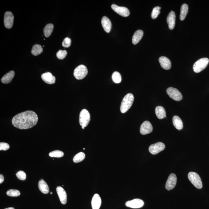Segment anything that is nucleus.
I'll list each match as a JSON object with an SVG mask.
<instances>
[{
	"label": "nucleus",
	"instance_id": "1a4fd4ad",
	"mask_svg": "<svg viewBox=\"0 0 209 209\" xmlns=\"http://www.w3.org/2000/svg\"><path fill=\"white\" fill-rule=\"evenodd\" d=\"M111 7L115 12L121 16L126 17L130 14L129 10L127 7L119 6L116 4H113Z\"/></svg>",
	"mask_w": 209,
	"mask_h": 209
},
{
	"label": "nucleus",
	"instance_id": "dca6fc26",
	"mask_svg": "<svg viewBox=\"0 0 209 209\" xmlns=\"http://www.w3.org/2000/svg\"><path fill=\"white\" fill-rule=\"evenodd\" d=\"M175 18L176 16L175 13L173 11H171L169 13L166 18V22L169 26V28L171 30H173L175 27Z\"/></svg>",
	"mask_w": 209,
	"mask_h": 209
},
{
	"label": "nucleus",
	"instance_id": "2f4dec72",
	"mask_svg": "<svg viewBox=\"0 0 209 209\" xmlns=\"http://www.w3.org/2000/svg\"><path fill=\"white\" fill-rule=\"evenodd\" d=\"M160 9H161V7L159 6L156 7L153 9L151 15L152 19H156L158 17L160 13Z\"/></svg>",
	"mask_w": 209,
	"mask_h": 209
},
{
	"label": "nucleus",
	"instance_id": "a211bd4d",
	"mask_svg": "<svg viewBox=\"0 0 209 209\" xmlns=\"http://www.w3.org/2000/svg\"><path fill=\"white\" fill-rule=\"evenodd\" d=\"M101 22L104 31L107 33H109L112 28V23L110 19L107 17L104 16L101 19Z\"/></svg>",
	"mask_w": 209,
	"mask_h": 209
},
{
	"label": "nucleus",
	"instance_id": "58836bf2",
	"mask_svg": "<svg viewBox=\"0 0 209 209\" xmlns=\"http://www.w3.org/2000/svg\"><path fill=\"white\" fill-rule=\"evenodd\" d=\"M51 193V195H52V192H51V193Z\"/></svg>",
	"mask_w": 209,
	"mask_h": 209
},
{
	"label": "nucleus",
	"instance_id": "4c0bfd02",
	"mask_svg": "<svg viewBox=\"0 0 209 209\" xmlns=\"http://www.w3.org/2000/svg\"><path fill=\"white\" fill-rule=\"evenodd\" d=\"M5 209H15L13 207H8V208H5Z\"/></svg>",
	"mask_w": 209,
	"mask_h": 209
},
{
	"label": "nucleus",
	"instance_id": "f8f14e48",
	"mask_svg": "<svg viewBox=\"0 0 209 209\" xmlns=\"http://www.w3.org/2000/svg\"><path fill=\"white\" fill-rule=\"evenodd\" d=\"M144 203L142 200L136 199L128 201L125 203V206L132 208H139L143 207Z\"/></svg>",
	"mask_w": 209,
	"mask_h": 209
},
{
	"label": "nucleus",
	"instance_id": "6e6552de",
	"mask_svg": "<svg viewBox=\"0 0 209 209\" xmlns=\"http://www.w3.org/2000/svg\"><path fill=\"white\" fill-rule=\"evenodd\" d=\"M165 145L162 142L158 143L152 144L150 146L149 151L152 154H156L161 152L165 149Z\"/></svg>",
	"mask_w": 209,
	"mask_h": 209
},
{
	"label": "nucleus",
	"instance_id": "f257e3e1",
	"mask_svg": "<svg viewBox=\"0 0 209 209\" xmlns=\"http://www.w3.org/2000/svg\"><path fill=\"white\" fill-rule=\"evenodd\" d=\"M38 119L37 113L31 110H28L14 117L12 123L13 126L19 129H27L37 125Z\"/></svg>",
	"mask_w": 209,
	"mask_h": 209
},
{
	"label": "nucleus",
	"instance_id": "5701e85b",
	"mask_svg": "<svg viewBox=\"0 0 209 209\" xmlns=\"http://www.w3.org/2000/svg\"><path fill=\"white\" fill-rule=\"evenodd\" d=\"M155 112L156 116L158 119H162L166 117V110L162 106L156 107Z\"/></svg>",
	"mask_w": 209,
	"mask_h": 209
},
{
	"label": "nucleus",
	"instance_id": "4be33fe9",
	"mask_svg": "<svg viewBox=\"0 0 209 209\" xmlns=\"http://www.w3.org/2000/svg\"><path fill=\"white\" fill-rule=\"evenodd\" d=\"M39 187L42 193L47 194L49 192V187L43 179H41L39 182Z\"/></svg>",
	"mask_w": 209,
	"mask_h": 209
},
{
	"label": "nucleus",
	"instance_id": "f03ea898",
	"mask_svg": "<svg viewBox=\"0 0 209 209\" xmlns=\"http://www.w3.org/2000/svg\"><path fill=\"white\" fill-rule=\"evenodd\" d=\"M134 97L132 94L128 93L122 100L121 105V111L122 113H126L131 108L134 101Z\"/></svg>",
	"mask_w": 209,
	"mask_h": 209
},
{
	"label": "nucleus",
	"instance_id": "c85d7f7f",
	"mask_svg": "<svg viewBox=\"0 0 209 209\" xmlns=\"http://www.w3.org/2000/svg\"><path fill=\"white\" fill-rule=\"evenodd\" d=\"M112 79L113 81L116 83H120L122 80L121 74L117 72H113L112 75Z\"/></svg>",
	"mask_w": 209,
	"mask_h": 209
},
{
	"label": "nucleus",
	"instance_id": "473e14b6",
	"mask_svg": "<svg viewBox=\"0 0 209 209\" xmlns=\"http://www.w3.org/2000/svg\"><path fill=\"white\" fill-rule=\"evenodd\" d=\"M67 55V52L66 51H63V50H59L57 53V58L59 59H63Z\"/></svg>",
	"mask_w": 209,
	"mask_h": 209
},
{
	"label": "nucleus",
	"instance_id": "c756f323",
	"mask_svg": "<svg viewBox=\"0 0 209 209\" xmlns=\"http://www.w3.org/2000/svg\"><path fill=\"white\" fill-rule=\"evenodd\" d=\"M50 157H55V158H60L64 155V153L60 150H55L51 151L49 154Z\"/></svg>",
	"mask_w": 209,
	"mask_h": 209
},
{
	"label": "nucleus",
	"instance_id": "e433bc0d",
	"mask_svg": "<svg viewBox=\"0 0 209 209\" xmlns=\"http://www.w3.org/2000/svg\"><path fill=\"white\" fill-rule=\"evenodd\" d=\"M4 177L3 175L1 174L0 175V184H2V183L4 181Z\"/></svg>",
	"mask_w": 209,
	"mask_h": 209
},
{
	"label": "nucleus",
	"instance_id": "0eeeda50",
	"mask_svg": "<svg viewBox=\"0 0 209 209\" xmlns=\"http://www.w3.org/2000/svg\"><path fill=\"white\" fill-rule=\"evenodd\" d=\"M166 93L169 96L174 100L179 101L182 99V95L176 88L169 87L166 90Z\"/></svg>",
	"mask_w": 209,
	"mask_h": 209
},
{
	"label": "nucleus",
	"instance_id": "72a5a7b5",
	"mask_svg": "<svg viewBox=\"0 0 209 209\" xmlns=\"http://www.w3.org/2000/svg\"><path fill=\"white\" fill-rule=\"evenodd\" d=\"M16 176L19 180L25 181L26 179L27 175L23 171H19L17 173Z\"/></svg>",
	"mask_w": 209,
	"mask_h": 209
},
{
	"label": "nucleus",
	"instance_id": "393cba45",
	"mask_svg": "<svg viewBox=\"0 0 209 209\" xmlns=\"http://www.w3.org/2000/svg\"><path fill=\"white\" fill-rule=\"evenodd\" d=\"M188 12V6L187 4H184L182 5L180 13V19L181 21L184 20Z\"/></svg>",
	"mask_w": 209,
	"mask_h": 209
},
{
	"label": "nucleus",
	"instance_id": "b1692460",
	"mask_svg": "<svg viewBox=\"0 0 209 209\" xmlns=\"http://www.w3.org/2000/svg\"><path fill=\"white\" fill-rule=\"evenodd\" d=\"M173 123L176 129L181 130L183 127V122L181 118L178 116H174L172 119Z\"/></svg>",
	"mask_w": 209,
	"mask_h": 209
},
{
	"label": "nucleus",
	"instance_id": "cd10ccee",
	"mask_svg": "<svg viewBox=\"0 0 209 209\" xmlns=\"http://www.w3.org/2000/svg\"><path fill=\"white\" fill-rule=\"evenodd\" d=\"M85 158V154L83 152L79 153L77 154L73 159V161L75 163H79L83 161Z\"/></svg>",
	"mask_w": 209,
	"mask_h": 209
},
{
	"label": "nucleus",
	"instance_id": "c9c22d12",
	"mask_svg": "<svg viewBox=\"0 0 209 209\" xmlns=\"http://www.w3.org/2000/svg\"><path fill=\"white\" fill-rule=\"evenodd\" d=\"M10 145L7 143L1 142L0 143V150L6 151L10 148Z\"/></svg>",
	"mask_w": 209,
	"mask_h": 209
},
{
	"label": "nucleus",
	"instance_id": "7c9ffc66",
	"mask_svg": "<svg viewBox=\"0 0 209 209\" xmlns=\"http://www.w3.org/2000/svg\"><path fill=\"white\" fill-rule=\"evenodd\" d=\"M20 192L16 189H10L7 192V196L10 197H17L20 196Z\"/></svg>",
	"mask_w": 209,
	"mask_h": 209
},
{
	"label": "nucleus",
	"instance_id": "2eb2a0df",
	"mask_svg": "<svg viewBox=\"0 0 209 209\" xmlns=\"http://www.w3.org/2000/svg\"><path fill=\"white\" fill-rule=\"evenodd\" d=\"M41 78L42 80L47 84H51L55 83V77L52 75L51 72H47L42 74Z\"/></svg>",
	"mask_w": 209,
	"mask_h": 209
},
{
	"label": "nucleus",
	"instance_id": "f704fd0d",
	"mask_svg": "<svg viewBox=\"0 0 209 209\" xmlns=\"http://www.w3.org/2000/svg\"><path fill=\"white\" fill-rule=\"evenodd\" d=\"M71 42H72V41L71 39L69 38L66 37L64 40L62 45L65 48H68L70 47Z\"/></svg>",
	"mask_w": 209,
	"mask_h": 209
},
{
	"label": "nucleus",
	"instance_id": "412c9836",
	"mask_svg": "<svg viewBox=\"0 0 209 209\" xmlns=\"http://www.w3.org/2000/svg\"><path fill=\"white\" fill-rule=\"evenodd\" d=\"M143 35V32L141 30H138L134 33L132 38L133 44L136 45L141 40Z\"/></svg>",
	"mask_w": 209,
	"mask_h": 209
},
{
	"label": "nucleus",
	"instance_id": "9d476101",
	"mask_svg": "<svg viewBox=\"0 0 209 209\" xmlns=\"http://www.w3.org/2000/svg\"><path fill=\"white\" fill-rule=\"evenodd\" d=\"M14 20L13 13L10 11L6 12L4 14V24L6 28L10 29L13 27Z\"/></svg>",
	"mask_w": 209,
	"mask_h": 209
},
{
	"label": "nucleus",
	"instance_id": "a878e982",
	"mask_svg": "<svg viewBox=\"0 0 209 209\" xmlns=\"http://www.w3.org/2000/svg\"><path fill=\"white\" fill-rule=\"evenodd\" d=\"M54 26L52 24H48L43 29L44 34L45 37H48L51 36L53 30Z\"/></svg>",
	"mask_w": 209,
	"mask_h": 209
},
{
	"label": "nucleus",
	"instance_id": "39448f33",
	"mask_svg": "<svg viewBox=\"0 0 209 209\" xmlns=\"http://www.w3.org/2000/svg\"><path fill=\"white\" fill-rule=\"evenodd\" d=\"M209 62V59L207 58H203L198 60L193 65L194 71L196 73H199L207 68Z\"/></svg>",
	"mask_w": 209,
	"mask_h": 209
},
{
	"label": "nucleus",
	"instance_id": "20e7f679",
	"mask_svg": "<svg viewBox=\"0 0 209 209\" xmlns=\"http://www.w3.org/2000/svg\"><path fill=\"white\" fill-rule=\"evenodd\" d=\"M90 121V115L87 110L84 109L80 112L79 117V122L82 128H84L88 125Z\"/></svg>",
	"mask_w": 209,
	"mask_h": 209
},
{
	"label": "nucleus",
	"instance_id": "ea45409f",
	"mask_svg": "<svg viewBox=\"0 0 209 209\" xmlns=\"http://www.w3.org/2000/svg\"><path fill=\"white\" fill-rule=\"evenodd\" d=\"M83 150H85V148H83Z\"/></svg>",
	"mask_w": 209,
	"mask_h": 209
},
{
	"label": "nucleus",
	"instance_id": "6ab92c4d",
	"mask_svg": "<svg viewBox=\"0 0 209 209\" xmlns=\"http://www.w3.org/2000/svg\"><path fill=\"white\" fill-rule=\"evenodd\" d=\"M101 204V200L99 195L96 194L94 195L92 200V206L93 209H99Z\"/></svg>",
	"mask_w": 209,
	"mask_h": 209
},
{
	"label": "nucleus",
	"instance_id": "7ed1b4c3",
	"mask_svg": "<svg viewBox=\"0 0 209 209\" xmlns=\"http://www.w3.org/2000/svg\"><path fill=\"white\" fill-rule=\"evenodd\" d=\"M188 178L191 183L198 189L203 187V184L201 178L197 173L195 172H190L188 174Z\"/></svg>",
	"mask_w": 209,
	"mask_h": 209
},
{
	"label": "nucleus",
	"instance_id": "423d86ee",
	"mask_svg": "<svg viewBox=\"0 0 209 209\" xmlns=\"http://www.w3.org/2000/svg\"><path fill=\"white\" fill-rule=\"evenodd\" d=\"M88 69L84 65H80L77 67L74 71V75L75 78L78 80L83 79L87 75Z\"/></svg>",
	"mask_w": 209,
	"mask_h": 209
},
{
	"label": "nucleus",
	"instance_id": "f3484780",
	"mask_svg": "<svg viewBox=\"0 0 209 209\" xmlns=\"http://www.w3.org/2000/svg\"><path fill=\"white\" fill-rule=\"evenodd\" d=\"M160 66L162 67L166 70H169L171 68V63L170 60L167 57L162 56L159 59Z\"/></svg>",
	"mask_w": 209,
	"mask_h": 209
},
{
	"label": "nucleus",
	"instance_id": "aec40b11",
	"mask_svg": "<svg viewBox=\"0 0 209 209\" xmlns=\"http://www.w3.org/2000/svg\"><path fill=\"white\" fill-rule=\"evenodd\" d=\"M14 75V72L13 71H10L3 76L1 78V81L4 84H8L12 81Z\"/></svg>",
	"mask_w": 209,
	"mask_h": 209
},
{
	"label": "nucleus",
	"instance_id": "ddd939ff",
	"mask_svg": "<svg viewBox=\"0 0 209 209\" xmlns=\"http://www.w3.org/2000/svg\"><path fill=\"white\" fill-rule=\"evenodd\" d=\"M153 126L150 122L148 121H145L141 125L140 132L142 135L150 134L153 131Z\"/></svg>",
	"mask_w": 209,
	"mask_h": 209
},
{
	"label": "nucleus",
	"instance_id": "9b49d317",
	"mask_svg": "<svg viewBox=\"0 0 209 209\" xmlns=\"http://www.w3.org/2000/svg\"><path fill=\"white\" fill-rule=\"evenodd\" d=\"M177 183V177L174 174H171L166 181V190H172L175 187Z\"/></svg>",
	"mask_w": 209,
	"mask_h": 209
},
{
	"label": "nucleus",
	"instance_id": "4468645a",
	"mask_svg": "<svg viewBox=\"0 0 209 209\" xmlns=\"http://www.w3.org/2000/svg\"><path fill=\"white\" fill-rule=\"evenodd\" d=\"M56 191L60 202L62 204H66L67 202V195L66 191L60 186L57 187Z\"/></svg>",
	"mask_w": 209,
	"mask_h": 209
},
{
	"label": "nucleus",
	"instance_id": "bb28decb",
	"mask_svg": "<svg viewBox=\"0 0 209 209\" xmlns=\"http://www.w3.org/2000/svg\"><path fill=\"white\" fill-rule=\"evenodd\" d=\"M43 48L40 45L36 44L33 45L31 50V53L33 55L37 56L43 52Z\"/></svg>",
	"mask_w": 209,
	"mask_h": 209
}]
</instances>
